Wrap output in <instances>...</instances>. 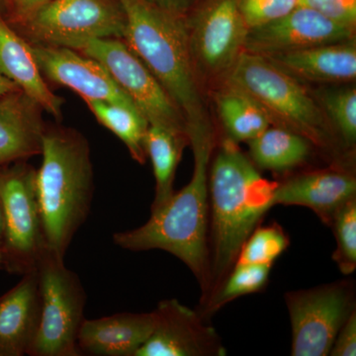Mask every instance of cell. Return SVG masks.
<instances>
[{
	"instance_id": "obj_1",
	"label": "cell",
	"mask_w": 356,
	"mask_h": 356,
	"mask_svg": "<svg viewBox=\"0 0 356 356\" xmlns=\"http://www.w3.org/2000/svg\"><path fill=\"white\" fill-rule=\"evenodd\" d=\"M189 146L194 156L191 181L175 192L163 209L151 214L146 224L112 236L117 247L131 252L161 250L170 252L185 266L200 283L204 295H210L209 170L216 145L215 129L189 131Z\"/></svg>"
},
{
	"instance_id": "obj_2",
	"label": "cell",
	"mask_w": 356,
	"mask_h": 356,
	"mask_svg": "<svg viewBox=\"0 0 356 356\" xmlns=\"http://www.w3.org/2000/svg\"><path fill=\"white\" fill-rule=\"evenodd\" d=\"M214 153L209 170L213 247L210 296L235 266L248 236L273 207L276 185L262 177L254 163L229 138Z\"/></svg>"
},
{
	"instance_id": "obj_3",
	"label": "cell",
	"mask_w": 356,
	"mask_h": 356,
	"mask_svg": "<svg viewBox=\"0 0 356 356\" xmlns=\"http://www.w3.org/2000/svg\"><path fill=\"white\" fill-rule=\"evenodd\" d=\"M36 188L47 248L65 261L90 214L95 173L88 139L76 129L47 125Z\"/></svg>"
},
{
	"instance_id": "obj_4",
	"label": "cell",
	"mask_w": 356,
	"mask_h": 356,
	"mask_svg": "<svg viewBox=\"0 0 356 356\" xmlns=\"http://www.w3.org/2000/svg\"><path fill=\"white\" fill-rule=\"evenodd\" d=\"M127 18L125 40L184 115L187 133L214 129L210 102L192 65L184 18L147 0H119Z\"/></svg>"
},
{
	"instance_id": "obj_5",
	"label": "cell",
	"mask_w": 356,
	"mask_h": 356,
	"mask_svg": "<svg viewBox=\"0 0 356 356\" xmlns=\"http://www.w3.org/2000/svg\"><path fill=\"white\" fill-rule=\"evenodd\" d=\"M225 81L250 93L273 126L299 134L312 145L331 147L334 130L313 92L266 58L245 51Z\"/></svg>"
},
{
	"instance_id": "obj_6",
	"label": "cell",
	"mask_w": 356,
	"mask_h": 356,
	"mask_svg": "<svg viewBox=\"0 0 356 356\" xmlns=\"http://www.w3.org/2000/svg\"><path fill=\"white\" fill-rule=\"evenodd\" d=\"M184 20L194 72L209 99L245 53L248 27L238 0H202Z\"/></svg>"
},
{
	"instance_id": "obj_7",
	"label": "cell",
	"mask_w": 356,
	"mask_h": 356,
	"mask_svg": "<svg viewBox=\"0 0 356 356\" xmlns=\"http://www.w3.org/2000/svg\"><path fill=\"white\" fill-rule=\"evenodd\" d=\"M126 25L119 0H53L9 26L28 43L79 51L93 40L123 39Z\"/></svg>"
},
{
	"instance_id": "obj_8",
	"label": "cell",
	"mask_w": 356,
	"mask_h": 356,
	"mask_svg": "<svg viewBox=\"0 0 356 356\" xmlns=\"http://www.w3.org/2000/svg\"><path fill=\"white\" fill-rule=\"evenodd\" d=\"M41 315L29 356H79L77 337L84 321L86 290L65 261L47 252L37 266Z\"/></svg>"
},
{
	"instance_id": "obj_9",
	"label": "cell",
	"mask_w": 356,
	"mask_h": 356,
	"mask_svg": "<svg viewBox=\"0 0 356 356\" xmlns=\"http://www.w3.org/2000/svg\"><path fill=\"white\" fill-rule=\"evenodd\" d=\"M37 170L28 161L0 170V199L3 207V270L23 274L36 270L49 252L36 188Z\"/></svg>"
},
{
	"instance_id": "obj_10",
	"label": "cell",
	"mask_w": 356,
	"mask_h": 356,
	"mask_svg": "<svg viewBox=\"0 0 356 356\" xmlns=\"http://www.w3.org/2000/svg\"><path fill=\"white\" fill-rule=\"evenodd\" d=\"M285 301L293 356L330 355L337 332L355 311L353 289L343 281L288 292Z\"/></svg>"
},
{
	"instance_id": "obj_11",
	"label": "cell",
	"mask_w": 356,
	"mask_h": 356,
	"mask_svg": "<svg viewBox=\"0 0 356 356\" xmlns=\"http://www.w3.org/2000/svg\"><path fill=\"white\" fill-rule=\"evenodd\" d=\"M79 51L95 58L108 70L117 84L146 117L149 125L165 126L187 133L184 115L125 40H93Z\"/></svg>"
},
{
	"instance_id": "obj_12",
	"label": "cell",
	"mask_w": 356,
	"mask_h": 356,
	"mask_svg": "<svg viewBox=\"0 0 356 356\" xmlns=\"http://www.w3.org/2000/svg\"><path fill=\"white\" fill-rule=\"evenodd\" d=\"M151 337L136 356H225L216 330L177 299L159 302Z\"/></svg>"
},
{
	"instance_id": "obj_13",
	"label": "cell",
	"mask_w": 356,
	"mask_h": 356,
	"mask_svg": "<svg viewBox=\"0 0 356 356\" xmlns=\"http://www.w3.org/2000/svg\"><path fill=\"white\" fill-rule=\"evenodd\" d=\"M355 38V30L298 6L280 19L248 29L245 51L267 56Z\"/></svg>"
},
{
	"instance_id": "obj_14",
	"label": "cell",
	"mask_w": 356,
	"mask_h": 356,
	"mask_svg": "<svg viewBox=\"0 0 356 356\" xmlns=\"http://www.w3.org/2000/svg\"><path fill=\"white\" fill-rule=\"evenodd\" d=\"M30 47L46 81L76 91L83 100H104L137 107L108 70L95 58L63 47L38 44H30Z\"/></svg>"
},
{
	"instance_id": "obj_15",
	"label": "cell",
	"mask_w": 356,
	"mask_h": 356,
	"mask_svg": "<svg viewBox=\"0 0 356 356\" xmlns=\"http://www.w3.org/2000/svg\"><path fill=\"white\" fill-rule=\"evenodd\" d=\"M356 179L341 170H324L301 173L275 185L273 204L302 206L331 226L334 215L346 201L355 197Z\"/></svg>"
},
{
	"instance_id": "obj_16",
	"label": "cell",
	"mask_w": 356,
	"mask_h": 356,
	"mask_svg": "<svg viewBox=\"0 0 356 356\" xmlns=\"http://www.w3.org/2000/svg\"><path fill=\"white\" fill-rule=\"evenodd\" d=\"M156 325L154 312L117 313L84 318L77 346L81 355L136 356L151 337Z\"/></svg>"
},
{
	"instance_id": "obj_17",
	"label": "cell",
	"mask_w": 356,
	"mask_h": 356,
	"mask_svg": "<svg viewBox=\"0 0 356 356\" xmlns=\"http://www.w3.org/2000/svg\"><path fill=\"white\" fill-rule=\"evenodd\" d=\"M44 112L21 89L0 97V170L41 154Z\"/></svg>"
},
{
	"instance_id": "obj_18",
	"label": "cell",
	"mask_w": 356,
	"mask_h": 356,
	"mask_svg": "<svg viewBox=\"0 0 356 356\" xmlns=\"http://www.w3.org/2000/svg\"><path fill=\"white\" fill-rule=\"evenodd\" d=\"M301 83H348L356 79V39L261 56Z\"/></svg>"
},
{
	"instance_id": "obj_19",
	"label": "cell",
	"mask_w": 356,
	"mask_h": 356,
	"mask_svg": "<svg viewBox=\"0 0 356 356\" xmlns=\"http://www.w3.org/2000/svg\"><path fill=\"white\" fill-rule=\"evenodd\" d=\"M41 300L38 273L22 280L0 296V356L28 355L38 331Z\"/></svg>"
},
{
	"instance_id": "obj_20",
	"label": "cell",
	"mask_w": 356,
	"mask_h": 356,
	"mask_svg": "<svg viewBox=\"0 0 356 356\" xmlns=\"http://www.w3.org/2000/svg\"><path fill=\"white\" fill-rule=\"evenodd\" d=\"M0 74L13 81L56 120L64 99L53 92L33 57L31 47L0 17Z\"/></svg>"
},
{
	"instance_id": "obj_21",
	"label": "cell",
	"mask_w": 356,
	"mask_h": 356,
	"mask_svg": "<svg viewBox=\"0 0 356 356\" xmlns=\"http://www.w3.org/2000/svg\"><path fill=\"white\" fill-rule=\"evenodd\" d=\"M227 138L248 143L273 125L264 107L250 93L224 81L209 95Z\"/></svg>"
},
{
	"instance_id": "obj_22",
	"label": "cell",
	"mask_w": 356,
	"mask_h": 356,
	"mask_svg": "<svg viewBox=\"0 0 356 356\" xmlns=\"http://www.w3.org/2000/svg\"><path fill=\"white\" fill-rule=\"evenodd\" d=\"M188 134L161 125H149L146 138L147 159L153 165L156 189L151 214L163 209L175 194L173 182L185 147L189 146Z\"/></svg>"
},
{
	"instance_id": "obj_23",
	"label": "cell",
	"mask_w": 356,
	"mask_h": 356,
	"mask_svg": "<svg viewBox=\"0 0 356 356\" xmlns=\"http://www.w3.org/2000/svg\"><path fill=\"white\" fill-rule=\"evenodd\" d=\"M248 144L254 165L275 172L302 165L310 156L312 146L303 136L273 125Z\"/></svg>"
},
{
	"instance_id": "obj_24",
	"label": "cell",
	"mask_w": 356,
	"mask_h": 356,
	"mask_svg": "<svg viewBox=\"0 0 356 356\" xmlns=\"http://www.w3.org/2000/svg\"><path fill=\"white\" fill-rule=\"evenodd\" d=\"M98 123L111 131L125 145L134 161L147 163L146 138L149 123L137 107L104 100L86 99Z\"/></svg>"
},
{
	"instance_id": "obj_25",
	"label": "cell",
	"mask_w": 356,
	"mask_h": 356,
	"mask_svg": "<svg viewBox=\"0 0 356 356\" xmlns=\"http://www.w3.org/2000/svg\"><path fill=\"white\" fill-rule=\"evenodd\" d=\"M271 267L235 264L222 284L211 295L206 313H214L234 300L261 291L266 285Z\"/></svg>"
},
{
	"instance_id": "obj_26",
	"label": "cell",
	"mask_w": 356,
	"mask_h": 356,
	"mask_svg": "<svg viewBox=\"0 0 356 356\" xmlns=\"http://www.w3.org/2000/svg\"><path fill=\"white\" fill-rule=\"evenodd\" d=\"M332 129L344 144L353 147L356 140V88L343 86L325 89L314 95Z\"/></svg>"
},
{
	"instance_id": "obj_27",
	"label": "cell",
	"mask_w": 356,
	"mask_h": 356,
	"mask_svg": "<svg viewBox=\"0 0 356 356\" xmlns=\"http://www.w3.org/2000/svg\"><path fill=\"white\" fill-rule=\"evenodd\" d=\"M288 245L289 238L281 227H257L243 243L235 264L273 266Z\"/></svg>"
},
{
	"instance_id": "obj_28",
	"label": "cell",
	"mask_w": 356,
	"mask_h": 356,
	"mask_svg": "<svg viewBox=\"0 0 356 356\" xmlns=\"http://www.w3.org/2000/svg\"><path fill=\"white\" fill-rule=\"evenodd\" d=\"M331 226L337 242L332 259L341 273L350 275L356 268V196L337 211Z\"/></svg>"
},
{
	"instance_id": "obj_29",
	"label": "cell",
	"mask_w": 356,
	"mask_h": 356,
	"mask_svg": "<svg viewBox=\"0 0 356 356\" xmlns=\"http://www.w3.org/2000/svg\"><path fill=\"white\" fill-rule=\"evenodd\" d=\"M248 29L280 19L299 6V0H238Z\"/></svg>"
},
{
	"instance_id": "obj_30",
	"label": "cell",
	"mask_w": 356,
	"mask_h": 356,
	"mask_svg": "<svg viewBox=\"0 0 356 356\" xmlns=\"http://www.w3.org/2000/svg\"><path fill=\"white\" fill-rule=\"evenodd\" d=\"M299 6L309 7L334 22L356 30V0H299Z\"/></svg>"
},
{
	"instance_id": "obj_31",
	"label": "cell",
	"mask_w": 356,
	"mask_h": 356,
	"mask_svg": "<svg viewBox=\"0 0 356 356\" xmlns=\"http://www.w3.org/2000/svg\"><path fill=\"white\" fill-rule=\"evenodd\" d=\"M332 356H355L356 355V313L350 314L343 327L337 332L332 350Z\"/></svg>"
},
{
	"instance_id": "obj_32",
	"label": "cell",
	"mask_w": 356,
	"mask_h": 356,
	"mask_svg": "<svg viewBox=\"0 0 356 356\" xmlns=\"http://www.w3.org/2000/svg\"><path fill=\"white\" fill-rule=\"evenodd\" d=\"M53 0H6L3 19L8 25L16 24L31 16Z\"/></svg>"
},
{
	"instance_id": "obj_33",
	"label": "cell",
	"mask_w": 356,
	"mask_h": 356,
	"mask_svg": "<svg viewBox=\"0 0 356 356\" xmlns=\"http://www.w3.org/2000/svg\"><path fill=\"white\" fill-rule=\"evenodd\" d=\"M147 1L168 13L175 14L178 17L185 18L202 0H147Z\"/></svg>"
},
{
	"instance_id": "obj_34",
	"label": "cell",
	"mask_w": 356,
	"mask_h": 356,
	"mask_svg": "<svg viewBox=\"0 0 356 356\" xmlns=\"http://www.w3.org/2000/svg\"><path fill=\"white\" fill-rule=\"evenodd\" d=\"M16 89H19V88L13 81L0 74V97L7 95V93L13 92Z\"/></svg>"
},
{
	"instance_id": "obj_35",
	"label": "cell",
	"mask_w": 356,
	"mask_h": 356,
	"mask_svg": "<svg viewBox=\"0 0 356 356\" xmlns=\"http://www.w3.org/2000/svg\"><path fill=\"white\" fill-rule=\"evenodd\" d=\"M4 242V216L3 207H2L1 199H0V250L3 247Z\"/></svg>"
},
{
	"instance_id": "obj_36",
	"label": "cell",
	"mask_w": 356,
	"mask_h": 356,
	"mask_svg": "<svg viewBox=\"0 0 356 356\" xmlns=\"http://www.w3.org/2000/svg\"><path fill=\"white\" fill-rule=\"evenodd\" d=\"M6 13V0H0V17L3 18Z\"/></svg>"
},
{
	"instance_id": "obj_37",
	"label": "cell",
	"mask_w": 356,
	"mask_h": 356,
	"mask_svg": "<svg viewBox=\"0 0 356 356\" xmlns=\"http://www.w3.org/2000/svg\"><path fill=\"white\" fill-rule=\"evenodd\" d=\"M0 269L3 270V254H2L1 250H0Z\"/></svg>"
}]
</instances>
